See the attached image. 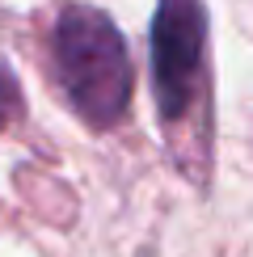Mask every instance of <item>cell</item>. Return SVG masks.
I'll use <instances>...</instances> for the list:
<instances>
[{
	"mask_svg": "<svg viewBox=\"0 0 253 257\" xmlns=\"http://www.w3.org/2000/svg\"><path fill=\"white\" fill-rule=\"evenodd\" d=\"M55 63L80 118L93 126H114L131 101V59L126 42L101 9L68 5L55 21Z\"/></svg>",
	"mask_w": 253,
	"mask_h": 257,
	"instance_id": "6da1fadb",
	"label": "cell"
},
{
	"mask_svg": "<svg viewBox=\"0 0 253 257\" xmlns=\"http://www.w3.org/2000/svg\"><path fill=\"white\" fill-rule=\"evenodd\" d=\"M152 93L169 126L186 122L203 93L207 9L203 0H161L152 17Z\"/></svg>",
	"mask_w": 253,
	"mask_h": 257,
	"instance_id": "7a4b0ae2",
	"label": "cell"
}]
</instances>
